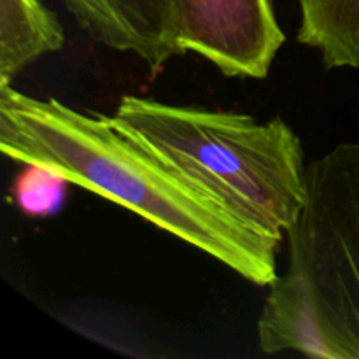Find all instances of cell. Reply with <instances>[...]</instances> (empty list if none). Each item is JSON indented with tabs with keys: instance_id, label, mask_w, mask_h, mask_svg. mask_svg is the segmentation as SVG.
Masks as SVG:
<instances>
[{
	"instance_id": "obj_3",
	"label": "cell",
	"mask_w": 359,
	"mask_h": 359,
	"mask_svg": "<svg viewBox=\"0 0 359 359\" xmlns=\"http://www.w3.org/2000/svg\"><path fill=\"white\" fill-rule=\"evenodd\" d=\"M286 238V272L307 286L330 359H359V144L309 165L305 205Z\"/></svg>"
},
{
	"instance_id": "obj_7",
	"label": "cell",
	"mask_w": 359,
	"mask_h": 359,
	"mask_svg": "<svg viewBox=\"0 0 359 359\" xmlns=\"http://www.w3.org/2000/svg\"><path fill=\"white\" fill-rule=\"evenodd\" d=\"M63 44L58 18L39 0H0V86H11L18 74Z\"/></svg>"
},
{
	"instance_id": "obj_6",
	"label": "cell",
	"mask_w": 359,
	"mask_h": 359,
	"mask_svg": "<svg viewBox=\"0 0 359 359\" xmlns=\"http://www.w3.org/2000/svg\"><path fill=\"white\" fill-rule=\"evenodd\" d=\"M269 287L258 321L259 349L266 354L294 351L330 359L314 300L302 279L284 272Z\"/></svg>"
},
{
	"instance_id": "obj_9",
	"label": "cell",
	"mask_w": 359,
	"mask_h": 359,
	"mask_svg": "<svg viewBox=\"0 0 359 359\" xmlns=\"http://www.w3.org/2000/svg\"><path fill=\"white\" fill-rule=\"evenodd\" d=\"M70 182L58 172L27 163L13 182V198L18 209L32 219L55 216L63 207Z\"/></svg>"
},
{
	"instance_id": "obj_5",
	"label": "cell",
	"mask_w": 359,
	"mask_h": 359,
	"mask_svg": "<svg viewBox=\"0 0 359 359\" xmlns=\"http://www.w3.org/2000/svg\"><path fill=\"white\" fill-rule=\"evenodd\" d=\"M172 0H63L93 41L144 60L153 72L179 55L170 23Z\"/></svg>"
},
{
	"instance_id": "obj_8",
	"label": "cell",
	"mask_w": 359,
	"mask_h": 359,
	"mask_svg": "<svg viewBox=\"0 0 359 359\" xmlns=\"http://www.w3.org/2000/svg\"><path fill=\"white\" fill-rule=\"evenodd\" d=\"M298 42L316 49L326 69L359 70V0H298Z\"/></svg>"
},
{
	"instance_id": "obj_1",
	"label": "cell",
	"mask_w": 359,
	"mask_h": 359,
	"mask_svg": "<svg viewBox=\"0 0 359 359\" xmlns=\"http://www.w3.org/2000/svg\"><path fill=\"white\" fill-rule=\"evenodd\" d=\"M0 149L18 163L51 168L70 184L132 210L256 286H270L279 276L280 242L242 224L153 151L119 132L109 116L0 86Z\"/></svg>"
},
{
	"instance_id": "obj_2",
	"label": "cell",
	"mask_w": 359,
	"mask_h": 359,
	"mask_svg": "<svg viewBox=\"0 0 359 359\" xmlns=\"http://www.w3.org/2000/svg\"><path fill=\"white\" fill-rule=\"evenodd\" d=\"M111 123L251 230L283 242L307 198L300 139L280 118L125 95Z\"/></svg>"
},
{
	"instance_id": "obj_4",
	"label": "cell",
	"mask_w": 359,
	"mask_h": 359,
	"mask_svg": "<svg viewBox=\"0 0 359 359\" xmlns=\"http://www.w3.org/2000/svg\"><path fill=\"white\" fill-rule=\"evenodd\" d=\"M179 55L195 53L221 74L265 79L286 42L270 0H172Z\"/></svg>"
}]
</instances>
